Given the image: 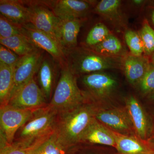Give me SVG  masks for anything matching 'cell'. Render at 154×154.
I'll return each mask as SVG.
<instances>
[{
  "label": "cell",
  "instance_id": "20",
  "mask_svg": "<svg viewBox=\"0 0 154 154\" xmlns=\"http://www.w3.org/2000/svg\"><path fill=\"white\" fill-rule=\"evenodd\" d=\"M53 61L43 58L37 72L38 86L46 100L52 96L56 77V68Z\"/></svg>",
  "mask_w": 154,
  "mask_h": 154
},
{
  "label": "cell",
  "instance_id": "23",
  "mask_svg": "<svg viewBox=\"0 0 154 154\" xmlns=\"http://www.w3.org/2000/svg\"><path fill=\"white\" fill-rule=\"evenodd\" d=\"M89 48L102 55L122 57L127 55L121 42L111 33L99 44Z\"/></svg>",
  "mask_w": 154,
  "mask_h": 154
},
{
  "label": "cell",
  "instance_id": "31",
  "mask_svg": "<svg viewBox=\"0 0 154 154\" xmlns=\"http://www.w3.org/2000/svg\"><path fill=\"white\" fill-rule=\"evenodd\" d=\"M40 144L25 147L13 143L0 148V154H32L34 150Z\"/></svg>",
  "mask_w": 154,
  "mask_h": 154
},
{
  "label": "cell",
  "instance_id": "32",
  "mask_svg": "<svg viewBox=\"0 0 154 154\" xmlns=\"http://www.w3.org/2000/svg\"><path fill=\"white\" fill-rule=\"evenodd\" d=\"M116 154L115 153L113 154ZM66 154H110L106 152L100 151L98 149L85 148H79L78 146L69 149L67 151Z\"/></svg>",
  "mask_w": 154,
  "mask_h": 154
},
{
  "label": "cell",
  "instance_id": "9",
  "mask_svg": "<svg viewBox=\"0 0 154 154\" xmlns=\"http://www.w3.org/2000/svg\"><path fill=\"white\" fill-rule=\"evenodd\" d=\"M95 116L99 122L114 132L126 135L134 134V128L126 107L105 110L97 107Z\"/></svg>",
  "mask_w": 154,
  "mask_h": 154
},
{
  "label": "cell",
  "instance_id": "11",
  "mask_svg": "<svg viewBox=\"0 0 154 154\" xmlns=\"http://www.w3.org/2000/svg\"><path fill=\"white\" fill-rule=\"evenodd\" d=\"M82 81L88 90V95L93 99H105L109 97L118 85L114 77L103 72L84 75Z\"/></svg>",
  "mask_w": 154,
  "mask_h": 154
},
{
  "label": "cell",
  "instance_id": "27",
  "mask_svg": "<svg viewBox=\"0 0 154 154\" xmlns=\"http://www.w3.org/2000/svg\"><path fill=\"white\" fill-rule=\"evenodd\" d=\"M144 46V53L149 55L154 52V30L146 20L144 22L140 31Z\"/></svg>",
  "mask_w": 154,
  "mask_h": 154
},
{
  "label": "cell",
  "instance_id": "21",
  "mask_svg": "<svg viewBox=\"0 0 154 154\" xmlns=\"http://www.w3.org/2000/svg\"><path fill=\"white\" fill-rule=\"evenodd\" d=\"M0 43L20 57L28 55L39 49L23 34L15 35L8 38H0Z\"/></svg>",
  "mask_w": 154,
  "mask_h": 154
},
{
  "label": "cell",
  "instance_id": "37",
  "mask_svg": "<svg viewBox=\"0 0 154 154\" xmlns=\"http://www.w3.org/2000/svg\"></svg>",
  "mask_w": 154,
  "mask_h": 154
},
{
  "label": "cell",
  "instance_id": "8",
  "mask_svg": "<svg viewBox=\"0 0 154 154\" xmlns=\"http://www.w3.org/2000/svg\"><path fill=\"white\" fill-rule=\"evenodd\" d=\"M22 32L38 48L47 51L60 66L66 64L64 50L51 36L37 29L30 23L22 26Z\"/></svg>",
  "mask_w": 154,
  "mask_h": 154
},
{
  "label": "cell",
  "instance_id": "33",
  "mask_svg": "<svg viewBox=\"0 0 154 154\" xmlns=\"http://www.w3.org/2000/svg\"><path fill=\"white\" fill-rule=\"evenodd\" d=\"M145 2V1H142V0H134L131 1V3L134 5L137 6V7L142 6Z\"/></svg>",
  "mask_w": 154,
  "mask_h": 154
},
{
  "label": "cell",
  "instance_id": "34",
  "mask_svg": "<svg viewBox=\"0 0 154 154\" xmlns=\"http://www.w3.org/2000/svg\"><path fill=\"white\" fill-rule=\"evenodd\" d=\"M151 18L153 24L154 25V8H153L151 11Z\"/></svg>",
  "mask_w": 154,
  "mask_h": 154
},
{
  "label": "cell",
  "instance_id": "13",
  "mask_svg": "<svg viewBox=\"0 0 154 154\" xmlns=\"http://www.w3.org/2000/svg\"><path fill=\"white\" fill-rule=\"evenodd\" d=\"M125 105L137 137L142 140L146 141L150 132V124L145 110L133 96L127 98Z\"/></svg>",
  "mask_w": 154,
  "mask_h": 154
},
{
  "label": "cell",
  "instance_id": "17",
  "mask_svg": "<svg viewBox=\"0 0 154 154\" xmlns=\"http://www.w3.org/2000/svg\"><path fill=\"white\" fill-rule=\"evenodd\" d=\"M151 63L145 57L135 56L131 54L124 57L123 69L127 79L133 86L139 85Z\"/></svg>",
  "mask_w": 154,
  "mask_h": 154
},
{
  "label": "cell",
  "instance_id": "35",
  "mask_svg": "<svg viewBox=\"0 0 154 154\" xmlns=\"http://www.w3.org/2000/svg\"><path fill=\"white\" fill-rule=\"evenodd\" d=\"M152 64L154 65V53L153 54L152 57Z\"/></svg>",
  "mask_w": 154,
  "mask_h": 154
},
{
  "label": "cell",
  "instance_id": "26",
  "mask_svg": "<svg viewBox=\"0 0 154 154\" xmlns=\"http://www.w3.org/2000/svg\"><path fill=\"white\" fill-rule=\"evenodd\" d=\"M124 38L130 54L135 56H142L144 53V46L139 33L132 30H127Z\"/></svg>",
  "mask_w": 154,
  "mask_h": 154
},
{
  "label": "cell",
  "instance_id": "7",
  "mask_svg": "<svg viewBox=\"0 0 154 154\" xmlns=\"http://www.w3.org/2000/svg\"><path fill=\"white\" fill-rule=\"evenodd\" d=\"M42 91L33 78L11 96L8 105L19 109L35 110L47 106Z\"/></svg>",
  "mask_w": 154,
  "mask_h": 154
},
{
  "label": "cell",
  "instance_id": "24",
  "mask_svg": "<svg viewBox=\"0 0 154 154\" xmlns=\"http://www.w3.org/2000/svg\"><path fill=\"white\" fill-rule=\"evenodd\" d=\"M54 131L33 151L32 154H66Z\"/></svg>",
  "mask_w": 154,
  "mask_h": 154
},
{
  "label": "cell",
  "instance_id": "10",
  "mask_svg": "<svg viewBox=\"0 0 154 154\" xmlns=\"http://www.w3.org/2000/svg\"><path fill=\"white\" fill-rule=\"evenodd\" d=\"M43 58L42 51L40 49L21 57L14 67V86L11 98L18 90L34 78Z\"/></svg>",
  "mask_w": 154,
  "mask_h": 154
},
{
  "label": "cell",
  "instance_id": "15",
  "mask_svg": "<svg viewBox=\"0 0 154 154\" xmlns=\"http://www.w3.org/2000/svg\"><path fill=\"white\" fill-rule=\"evenodd\" d=\"M113 132L116 143V154H154V144L133 135Z\"/></svg>",
  "mask_w": 154,
  "mask_h": 154
},
{
  "label": "cell",
  "instance_id": "14",
  "mask_svg": "<svg viewBox=\"0 0 154 154\" xmlns=\"http://www.w3.org/2000/svg\"><path fill=\"white\" fill-rule=\"evenodd\" d=\"M101 145L115 149L116 143L114 132L94 118L83 134L81 143Z\"/></svg>",
  "mask_w": 154,
  "mask_h": 154
},
{
  "label": "cell",
  "instance_id": "22",
  "mask_svg": "<svg viewBox=\"0 0 154 154\" xmlns=\"http://www.w3.org/2000/svg\"><path fill=\"white\" fill-rule=\"evenodd\" d=\"M14 68L0 62V104L8 105L14 83Z\"/></svg>",
  "mask_w": 154,
  "mask_h": 154
},
{
  "label": "cell",
  "instance_id": "3",
  "mask_svg": "<svg viewBox=\"0 0 154 154\" xmlns=\"http://www.w3.org/2000/svg\"><path fill=\"white\" fill-rule=\"evenodd\" d=\"M57 113L48 105L34 110L31 118L17 132L13 143L25 147L41 143L54 131Z\"/></svg>",
  "mask_w": 154,
  "mask_h": 154
},
{
  "label": "cell",
  "instance_id": "30",
  "mask_svg": "<svg viewBox=\"0 0 154 154\" xmlns=\"http://www.w3.org/2000/svg\"><path fill=\"white\" fill-rule=\"evenodd\" d=\"M21 57L8 48L0 45V62L14 68Z\"/></svg>",
  "mask_w": 154,
  "mask_h": 154
},
{
  "label": "cell",
  "instance_id": "25",
  "mask_svg": "<svg viewBox=\"0 0 154 154\" xmlns=\"http://www.w3.org/2000/svg\"><path fill=\"white\" fill-rule=\"evenodd\" d=\"M110 33L104 24L99 23L94 25L88 33L85 40L86 46L92 47L103 41Z\"/></svg>",
  "mask_w": 154,
  "mask_h": 154
},
{
  "label": "cell",
  "instance_id": "29",
  "mask_svg": "<svg viewBox=\"0 0 154 154\" xmlns=\"http://www.w3.org/2000/svg\"><path fill=\"white\" fill-rule=\"evenodd\" d=\"M139 85L143 94H151L154 91V65L152 64L151 63Z\"/></svg>",
  "mask_w": 154,
  "mask_h": 154
},
{
  "label": "cell",
  "instance_id": "5",
  "mask_svg": "<svg viewBox=\"0 0 154 154\" xmlns=\"http://www.w3.org/2000/svg\"><path fill=\"white\" fill-rule=\"evenodd\" d=\"M24 3L28 8L30 23L37 29L51 36L60 44L61 19L56 16L44 1H25Z\"/></svg>",
  "mask_w": 154,
  "mask_h": 154
},
{
  "label": "cell",
  "instance_id": "16",
  "mask_svg": "<svg viewBox=\"0 0 154 154\" xmlns=\"http://www.w3.org/2000/svg\"><path fill=\"white\" fill-rule=\"evenodd\" d=\"M93 11L116 28H125L126 21L119 0H102L95 6Z\"/></svg>",
  "mask_w": 154,
  "mask_h": 154
},
{
  "label": "cell",
  "instance_id": "28",
  "mask_svg": "<svg viewBox=\"0 0 154 154\" xmlns=\"http://www.w3.org/2000/svg\"><path fill=\"white\" fill-rule=\"evenodd\" d=\"M22 34V26L9 21L2 15H0V38H6Z\"/></svg>",
  "mask_w": 154,
  "mask_h": 154
},
{
  "label": "cell",
  "instance_id": "2",
  "mask_svg": "<svg viewBox=\"0 0 154 154\" xmlns=\"http://www.w3.org/2000/svg\"><path fill=\"white\" fill-rule=\"evenodd\" d=\"M66 65L77 76L110 69H123L124 57L102 55L87 46L67 51Z\"/></svg>",
  "mask_w": 154,
  "mask_h": 154
},
{
  "label": "cell",
  "instance_id": "4",
  "mask_svg": "<svg viewBox=\"0 0 154 154\" xmlns=\"http://www.w3.org/2000/svg\"><path fill=\"white\" fill-rule=\"evenodd\" d=\"M61 67L60 78L48 104L57 113L73 109L88 100V94L80 90L77 84V77L66 64Z\"/></svg>",
  "mask_w": 154,
  "mask_h": 154
},
{
  "label": "cell",
  "instance_id": "6",
  "mask_svg": "<svg viewBox=\"0 0 154 154\" xmlns=\"http://www.w3.org/2000/svg\"><path fill=\"white\" fill-rule=\"evenodd\" d=\"M34 111L9 105L1 106L0 142L8 145L13 143L17 132L31 118Z\"/></svg>",
  "mask_w": 154,
  "mask_h": 154
},
{
  "label": "cell",
  "instance_id": "19",
  "mask_svg": "<svg viewBox=\"0 0 154 154\" xmlns=\"http://www.w3.org/2000/svg\"><path fill=\"white\" fill-rule=\"evenodd\" d=\"M83 23V19L61 20L60 25V43L66 53L77 47L78 36Z\"/></svg>",
  "mask_w": 154,
  "mask_h": 154
},
{
  "label": "cell",
  "instance_id": "1",
  "mask_svg": "<svg viewBox=\"0 0 154 154\" xmlns=\"http://www.w3.org/2000/svg\"><path fill=\"white\" fill-rule=\"evenodd\" d=\"M89 101L57 113L54 131L67 151L80 144L83 134L95 117L97 107Z\"/></svg>",
  "mask_w": 154,
  "mask_h": 154
},
{
  "label": "cell",
  "instance_id": "12",
  "mask_svg": "<svg viewBox=\"0 0 154 154\" xmlns=\"http://www.w3.org/2000/svg\"><path fill=\"white\" fill-rule=\"evenodd\" d=\"M45 4L61 20L70 19H85L91 12V1L58 0L45 1Z\"/></svg>",
  "mask_w": 154,
  "mask_h": 154
},
{
  "label": "cell",
  "instance_id": "18",
  "mask_svg": "<svg viewBox=\"0 0 154 154\" xmlns=\"http://www.w3.org/2000/svg\"><path fill=\"white\" fill-rule=\"evenodd\" d=\"M0 12L6 19L19 26L30 23L28 8L23 1L1 0Z\"/></svg>",
  "mask_w": 154,
  "mask_h": 154
},
{
  "label": "cell",
  "instance_id": "36",
  "mask_svg": "<svg viewBox=\"0 0 154 154\" xmlns=\"http://www.w3.org/2000/svg\"><path fill=\"white\" fill-rule=\"evenodd\" d=\"M151 98L152 99H154V91L151 94Z\"/></svg>",
  "mask_w": 154,
  "mask_h": 154
}]
</instances>
